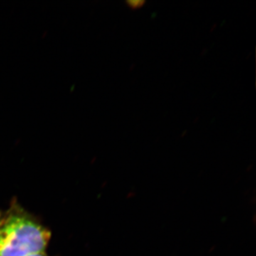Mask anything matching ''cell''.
<instances>
[{
    "mask_svg": "<svg viewBox=\"0 0 256 256\" xmlns=\"http://www.w3.org/2000/svg\"><path fill=\"white\" fill-rule=\"evenodd\" d=\"M28 256H48L46 254V252H40V254H33V255Z\"/></svg>",
    "mask_w": 256,
    "mask_h": 256,
    "instance_id": "cell-3",
    "label": "cell"
},
{
    "mask_svg": "<svg viewBox=\"0 0 256 256\" xmlns=\"http://www.w3.org/2000/svg\"><path fill=\"white\" fill-rule=\"evenodd\" d=\"M127 4L130 8H132L133 10L139 9V8H142L146 2L144 1H128Z\"/></svg>",
    "mask_w": 256,
    "mask_h": 256,
    "instance_id": "cell-2",
    "label": "cell"
},
{
    "mask_svg": "<svg viewBox=\"0 0 256 256\" xmlns=\"http://www.w3.org/2000/svg\"><path fill=\"white\" fill-rule=\"evenodd\" d=\"M50 232L18 200L0 210V256H28L45 252Z\"/></svg>",
    "mask_w": 256,
    "mask_h": 256,
    "instance_id": "cell-1",
    "label": "cell"
}]
</instances>
